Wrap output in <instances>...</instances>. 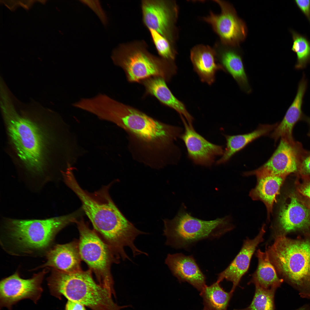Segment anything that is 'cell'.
<instances>
[{
    "instance_id": "9a60e30c",
    "label": "cell",
    "mask_w": 310,
    "mask_h": 310,
    "mask_svg": "<svg viewBox=\"0 0 310 310\" xmlns=\"http://www.w3.org/2000/svg\"><path fill=\"white\" fill-rule=\"evenodd\" d=\"M265 232V225H264L254 239H246L234 259L226 268L218 274L217 281L221 282L225 279L232 282L231 292L234 291L242 277L247 271L252 256L257 245L263 241Z\"/></svg>"
},
{
    "instance_id": "7402d4cb",
    "label": "cell",
    "mask_w": 310,
    "mask_h": 310,
    "mask_svg": "<svg viewBox=\"0 0 310 310\" xmlns=\"http://www.w3.org/2000/svg\"><path fill=\"white\" fill-rule=\"evenodd\" d=\"M220 50L219 58L225 71L232 76L241 89L249 94L252 92L241 53L236 49L224 45Z\"/></svg>"
},
{
    "instance_id": "ffe728a7",
    "label": "cell",
    "mask_w": 310,
    "mask_h": 310,
    "mask_svg": "<svg viewBox=\"0 0 310 310\" xmlns=\"http://www.w3.org/2000/svg\"><path fill=\"white\" fill-rule=\"evenodd\" d=\"M166 81L159 77H153L144 80L140 83L145 89V95L155 97L161 104L171 108L183 116L190 125L193 119L188 112L185 105L173 94L167 85Z\"/></svg>"
},
{
    "instance_id": "5bb4252c",
    "label": "cell",
    "mask_w": 310,
    "mask_h": 310,
    "mask_svg": "<svg viewBox=\"0 0 310 310\" xmlns=\"http://www.w3.org/2000/svg\"><path fill=\"white\" fill-rule=\"evenodd\" d=\"M278 218L280 232L275 235H286L292 232L310 228V208L294 195H290L284 201Z\"/></svg>"
},
{
    "instance_id": "4316f807",
    "label": "cell",
    "mask_w": 310,
    "mask_h": 310,
    "mask_svg": "<svg viewBox=\"0 0 310 310\" xmlns=\"http://www.w3.org/2000/svg\"><path fill=\"white\" fill-rule=\"evenodd\" d=\"M255 294L251 304L245 310H274V297L277 289H266L257 284Z\"/></svg>"
},
{
    "instance_id": "1f68e13d",
    "label": "cell",
    "mask_w": 310,
    "mask_h": 310,
    "mask_svg": "<svg viewBox=\"0 0 310 310\" xmlns=\"http://www.w3.org/2000/svg\"><path fill=\"white\" fill-rule=\"evenodd\" d=\"M300 171L304 175H310V155L302 161L299 166Z\"/></svg>"
},
{
    "instance_id": "4fadbf2b",
    "label": "cell",
    "mask_w": 310,
    "mask_h": 310,
    "mask_svg": "<svg viewBox=\"0 0 310 310\" xmlns=\"http://www.w3.org/2000/svg\"><path fill=\"white\" fill-rule=\"evenodd\" d=\"M181 117L185 131L179 137L185 143L189 158L196 164L211 166L216 156L223 155L224 150L222 146L208 141L197 133L184 117Z\"/></svg>"
},
{
    "instance_id": "30bf717a",
    "label": "cell",
    "mask_w": 310,
    "mask_h": 310,
    "mask_svg": "<svg viewBox=\"0 0 310 310\" xmlns=\"http://www.w3.org/2000/svg\"><path fill=\"white\" fill-rule=\"evenodd\" d=\"M220 6L219 14L212 11L203 18L218 35L224 45L237 47L247 36V30L245 22L237 16L232 5L220 0L214 1Z\"/></svg>"
},
{
    "instance_id": "74e56055",
    "label": "cell",
    "mask_w": 310,
    "mask_h": 310,
    "mask_svg": "<svg viewBox=\"0 0 310 310\" xmlns=\"http://www.w3.org/2000/svg\"></svg>"
},
{
    "instance_id": "603a6c76",
    "label": "cell",
    "mask_w": 310,
    "mask_h": 310,
    "mask_svg": "<svg viewBox=\"0 0 310 310\" xmlns=\"http://www.w3.org/2000/svg\"><path fill=\"white\" fill-rule=\"evenodd\" d=\"M307 81L303 78L300 82L296 96L280 123L277 125L270 135L277 141L279 138L294 142L292 136V130L296 123L301 118L303 97L307 86Z\"/></svg>"
},
{
    "instance_id": "52a82bcc",
    "label": "cell",
    "mask_w": 310,
    "mask_h": 310,
    "mask_svg": "<svg viewBox=\"0 0 310 310\" xmlns=\"http://www.w3.org/2000/svg\"><path fill=\"white\" fill-rule=\"evenodd\" d=\"M163 220L165 244L176 249H187L200 241L218 239L232 228L228 217L201 220L192 216L183 204L174 218Z\"/></svg>"
},
{
    "instance_id": "5b68a950",
    "label": "cell",
    "mask_w": 310,
    "mask_h": 310,
    "mask_svg": "<svg viewBox=\"0 0 310 310\" xmlns=\"http://www.w3.org/2000/svg\"><path fill=\"white\" fill-rule=\"evenodd\" d=\"M266 251L278 274L297 288L301 296L310 299V236L293 239L275 235Z\"/></svg>"
},
{
    "instance_id": "3957f363",
    "label": "cell",
    "mask_w": 310,
    "mask_h": 310,
    "mask_svg": "<svg viewBox=\"0 0 310 310\" xmlns=\"http://www.w3.org/2000/svg\"><path fill=\"white\" fill-rule=\"evenodd\" d=\"M9 142L23 166L33 174L40 175L49 163L55 144L53 132L46 126L22 117L11 104L3 109Z\"/></svg>"
},
{
    "instance_id": "2e32d148",
    "label": "cell",
    "mask_w": 310,
    "mask_h": 310,
    "mask_svg": "<svg viewBox=\"0 0 310 310\" xmlns=\"http://www.w3.org/2000/svg\"><path fill=\"white\" fill-rule=\"evenodd\" d=\"M165 263L180 282H187L200 292L206 285V276L192 255L168 254Z\"/></svg>"
},
{
    "instance_id": "7a4b0ae2",
    "label": "cell",
    "mask_w": 310,
    "mask_h": 310,
    "mask_svg": "<svg viewBox=\"0 0 310 310\" xmlns=\"http://www.w3.org/2000/svg\"><path fill=\"white\" fill-rule=\"evenodd\" d=\"M65 183L80 199L82 210L99 234L116 256L124 258V249L129 247L133 253L138 249L134 244L137 237L147 233L137 228L125 217L115 204L109 193L111 183L94 192L84 190L80 185L72 172L63 177Z\"/></svg>"
},
{
    "instance_id": "836d02e7",
    "label": "cell",
    "mask_w": 310,
    "mask_h": 310,
    "mask_svg": "<svg viewBox=\"0 0 310 310\" xmlns=\"http://www.w3.org/2000/svg\"><path fill=\"white\" fill-rule=\"evenodd\" d=\"M299 192L310 199V182L303 183L299 188Z\"/></svg>"
},
{
    "instance_id": "e0dca14e",
    "label": "cell",
    "mask_w": 310,
    "mask_h": 310,
    "mask_svg": "<svg viewBox=\"0 0 310 310\" xmlns=\"http://www.w3.org/2000/svg\"><path fill=\"white\" fill-rule=\"evenodd\" d=\"M245 174L256 176L257 184L251 191L249 195L253 200H260L264 203L269 219L286 177L274 174L260 168Z\"/></svg>"
},
{
    "instance_id": "d590c367",
    "label": "cell",
    "mask_w": 310,
    "mask_h": 310,
    "mask_svg": "<svg viewBox=\"0 0 310 310\" xmlns=\"http://www.w3.org/2000/svg\"><path fill=\"white\" fill-rule=\"evenodd\" d=\"M308 207L310 208V201L309 202Z\"/></svg>"
},
{
    "instance_id": "cb8c5ba5",
    "label": "cell",
    "mask_w": 310,
    "mask_h": 310,
    "mask_svg": "<svg viewBox=\"0 0 310 310\" xmlns=\"http://www.w3.org/2000/svg\"><path fill=\"white\" fill-rule=\"evenodd\" d=\"M256 255L258 259L257 268L249 283L257 284L266 289H277L284 280L278 277L267 252H263L259 249L257 251Z\"/></svg>"
},
{
    "instance_id": "d6a6232c",
    "label": "cell",
    "mask_w": 310,
    "mask_h": 310,
    "mask_svg": "<svg viewBox=\"0 0 310 310\" xmlns=\"http://www.w3.org/2000/svg\"><path fill=\"white\" fill-rule=\"evenodd\" d=\"M85 306L78 303L68 300L65 310H86Z\"/></svg>"
},
{
    "instance_id": "83f0119b",
    "label": "cell",
    "mask_w": 310,
    "mask_h": 310,
    "mask_svg": "<svg viewBox=\"0 0 310 310\" xmlns=\"http://www.w3.org/2000/svg\"><path fill=\"white\" fill-rule=\"evenodd\" d=\"M293 39L292 50L296 54L297 69L304 67L310 62V41L307 38L294 31L291 30Z\"/></svg>"
},
{
    "instance_id": "8992f818",
    "label": "cell",
    "mask_w": 310,
    "mask_h": 310,
    "mask_svg": "<svg viewBox=\"0 0 310 310\" xmlns=\"http://www.w3.org/2000/svg\"><path fill=\"white\" fill-rule=\"evenodd\" d=\"M111 57L114 64L123 70L131 83H140L153 77H161L168 82L177 72L175 62L150 53L143 40L119 44L113 50Z\"/></svg>"
},
{
    "instance_id": "8fae6325",
    "label": "cell",
    "mask_w": 310,
    "mask_h": 310,
    "mask_svg": "<svg viewBox=\"0 0 310 310\" xmlns=\"http://www.w3.org/2000/svg\"><path fill=\"white\" fill-rule=\"evenodd\" d=\"M142 21L148 29L154 30L174 44L176 38L178 7L172 1L143 0Z\"/></svg>"
},
{
    "instance_id": "6da1fadb",
    "label": "cell",
    "mask_w": 310,
    "mask_h": 310,
    "mask_svg": "<svg viewBox=\"0 0 310 310\" xmlns=\"http://www.w3.org/2000/svg\"><path fill=\"white\" fill-rule=\"evenodd\" d=\"M106 121L123 129L133 158L151 168L160 169L171 163L175 140L181 134L179 127L166 124L114 99L106 105Z\"/></svg>"
},
{
    "instance_id": "8d00e7d4",
    "label": "cell",
    "mask_w": 310,
    "mask_h": 310,
    "mask_svg": "<svg viewBox=\"0 0 310 310\" xmlns=\"http://www.w3.org/2000/svg\"><path fill=\"white\" fill-rule=\"evenodd\" d=\"M233 310H245V309H234Z\"/></svg>"
},
{
    "instance_id": "d4e9b609",
    "label": "cell",
    "mask_w": 310,
    "mask_h": 310,
    "mask_svg": "<svg viewBox=\"0 0 310 310\" xmlns=\"http://www.w3.org/2000/svg\"><path fill=\"white\" fill-rule=\"evenodd\" d=\"M277 125H261L256 129L250 133L235 135H225L226 147L216 164H220L226 162L233 154L249 143L259 137L268 134L274 129Z\"/></svg>"
},
{
    "instance_id": "484cf974",
    "label": "cell",
    "mask_w": 310,
    "mask_h": 310,
    "mask_svg": "<svg viewBox=\"0 0 310 310\" xmlns=\"http://www.w3.org/2000/svg\"><path fill=\"white\" fill-rule=\"evenodd\" d=\"M217 281L210 286L206 285L200 292L203 299V310H227L233 293L225 291Z\"/></svg>"
},
{
    "instance_id": "277c9868",
    "label": "cell",
    "mask_w": 310,
    "mask_h": 310,
    "mask_svg": "<svg viewBox=\"0 0 310 310\" xmlns=\"http://www.w3.org/2000/svg\"><path fill=\"white\" fill-rule=\"evenodd\" d=\"M92 272L90 269L72 273L54 269L47 279L51 294L60 300L64 296L92 310H121L130 307L115 303L113 294L95 281Z\"/></svg>"
},
{
    "instance_id": "9c48e42d",
    "label": "cell",
    "mask_w": 310,
    "mask_h": 310,
    "mask_svg": "<svg viewBox=\"0 0 310 310\" xmlns=\"http://www.w3.org/2000/svg\"><path fill=\"white\" fill-rule=\"evenodd\" d=\"M75 223L80 233L78 244L81 259L94 272L98 283L116 298L111 269L113 263H118L120 260L96 231L91 229L83 218L77 219Z\"/></svg>"
},
{
    "instance_id": "ba28073f",
    "label": "cell",
    "mask_w": 310,
    "mask_h": 310,
    "mask_svg": "<svg viewBox=\"0 0 310 310\" xmlns=\"http://www.w3.org/2000/svg\"><path fill=\"white\" fill-rule=\"evenodd\" d=\"M80 211L43 220L8 219L5 222V227L17 249L24 253H32L48 248L56 234L74 223Z\"/></svg>"
},
{
    "instance_id": "f1b7e54d",
    "label": "cell",
    "mask_w": 310,
    "mask_h": 310,
    "mask_svg": "<svg viewBox=\"0 0 310 310\" xmlns=\"http://www.w3.org/2000/svg\"><path fill=\"white\" fill-rule=\"evenodd\" d=\"M152 41L160 57L175 62L176 53L173 44L156 31L148 29Z\"/></svg>"
},
{
    "instance_id": "44dd1931",
    "label": "cell",
    "mask_w": 310,
    "mask_h": 310,
    "mask_svg": "<svg viewBox=\"0 0 310 310\" xmlns=\"http://www.w3.org/2000/svg\"><path fill=\"white\" fill-rule=\"evenodd\" d=\"M217 56L214 49L203 44L195 46L191 51V59L195 70L202 82L209 85L214 82L218 70L225 71L217 62Z\"/></svg>"
},
{
    "instance_id": "ac0fdd59",
    "label": "cell",
    "mask_w": 310,
    "mask_h": 310,
    "mask_svg": "<svg viewBox=\"0 0 310 310\" xmlns=\"http://www.w3.org/2000/svg\"><path fill=\"white\" fill-rule=\"evenodd\" d=\"M299 152L294 142L281 138L279 144L269 159L260 168L273 174L286 177L300 166Z\"/></svg>"
},
{
    "instance_id": "f546056e",
    "label": "cell",
    "mask_w": 310,
    "mask_h": 310,
    "mask_svg": "<svg viewBox=\"0 0 310 310\" xmlns=\"http://www.w3.org/2000/svg\"><path fill=\"white\" fill-rule=\"evenodd\" d=\"M83 4L91 9L98 17L104 27L108 25V20L105 12L103 9L99 0H80Z\"/></svg>"
},
{
    "instance_id": "e575fe53",
    "label": "cell",
    "mask_w": 310,
    "mask_h": 310,
    "mask_svg": "<svg viewBox=\"0 0 310 310\" xmlns=\"http://www.w3.org/2000/svg\"><path fill=\"white\" fill-rule=\"evenodd\" d=\"M297 310H310V308L305 306L301 307Z\"/></svg>"
},
{
    "instance_id": "7c38bea8",
    "label": "cell",
    "mask_w": 310,
    "mask_h": 310,
    "mask_svg": "<svg viewBox=\"0 0 310 310\" xmlns=\"http://www.w3.org/2000/svg\"><path fill=\"white\" fill-rule=\"evenodd\" d=\"M46 272L43 270L28 279L22 278L17 273L3 279L0 283V308L11 310L13 305L26 299L36 303L43 292L41 284Z\"/></svg>"
},
{
    "instance_id": "4dcf8cb0",
    "label": "cell",
    "mask_w": 310,
    "mask_h": 310,
    "mask_svg": "<svg viewBox=\"0 0 310 310\" xmlns=\"http://www.w3.org/2000/svg\"><path fill=\"white\" fill-rule=\"evenodd\" d=\"M294 2L310 22V0H295Z\"/></svg>"
},
{
    "instance_id": "d6986e66",
    "label": "cell",
    "mask_w": 310,
    "mask_h": 310,
    "mask_svg": "<svg viewBox=\"0 0 310 310\" xmlns=\"http://www.w3.org/2000/svg\"><path fill=\"white\" fill-rule=\"evenodd\" d=\"M42 267H51L60 271L72 273L82 270L78 241L55 245L48 251Z\"/></svg>"
}]
</instances>
